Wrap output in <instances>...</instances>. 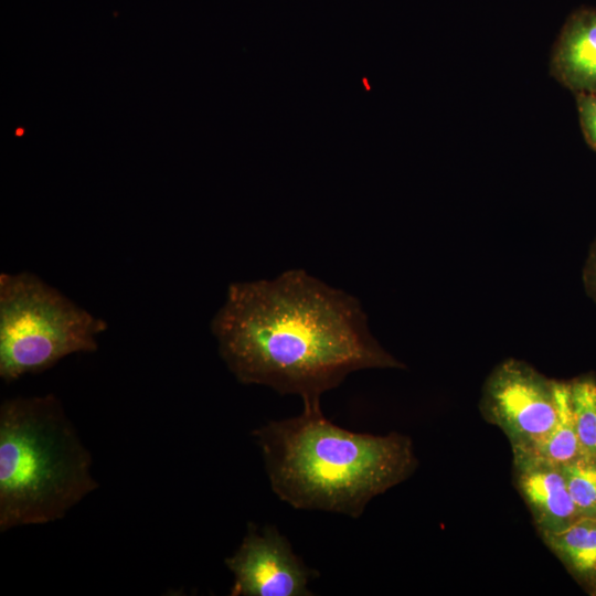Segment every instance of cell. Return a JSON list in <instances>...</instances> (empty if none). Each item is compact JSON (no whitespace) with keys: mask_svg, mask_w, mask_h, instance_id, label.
Here are the masks:
<instances>
[{"mask_svg":"<svg viewBox=\"0 0 596 596\" xmlns=\"http://www.w3.org/2000/svg\"><path fill=\"white\" fill-rule=\"evenodd\" d=\"M302 403L298 416L252 432L270 488L283 502L358 519L374 497L415 471L408 436L351 432L324 416L320 400Z\"/></svg>","mask_w":596,"mask_h":596,"instance_id":"cell-2","label":"cell"},{"mask_svg":"<svg viewBox=\"0 0 596 596\" xmlns=\"http://www.w3.org/2000/svg\"><path fill=\"white\" fill-rule=\"evenodd\" d=\"M92 455L53 394L0 405V532L63 519L99 486Z\"/></svg>","mask_w":596,"mask_h":596,"instance_id":"cell-3","label":"cell"},{"mask_svg":"<svg viewBox=\"0 0 596 596\" xmlns=\"http://www.w3.org/2000/svg\"><path fill=\"white\" fill-rule=\"evenodd\" d=\"M582 277L586 294L596 304V237L590 244Z\"/></svg>","mask_w":596,"mask_h":596,"instance_id":"cell-14","label":"cell"},{"mask_svg":"<svg viewBox=\"0 0 596 596\" xmlns=\"http://www.w3.org/2000/svg\"><path fill=\"white\" fill-rule=\"evenodd\" d=\"M561 468L579 518L596 519V457L579 455Z\"/></svg>","mask_w":596,"mask_h":596,"instance_id":"cell-12","label":"cell"},{"mask_svg":"<svg viewBox=\"0 0 596 596\" xmlns=\"http://www.w3.org/2000/svg\"><path fill=\"white\" fill-rule=\"evenodd\" d=\"M224 562L234 578L232 596H310L309 584L319 575L275 526L259 528L252 522Z\"/></svg>","mask_w":596,"mask_h":596,"instance_id":"cell-6","label":"cell"},{"mask_svg":"<svg viewBox=\"0 0 596 596\" xmlns=\"http://www.w3.org/2000/svg\"><path fill=\"white\" fill-rule=\"evenodd\" d=\"M513 476L541 536L561 532L581 519L561 466L513 454Z\"/></svg>","mask_w":596,"mask_h":596,"instance_id":"cell-7","label":"cell"},{"mask_svg":"<svg viewBox=\"0 0 596 596\" xmlns=\"http://www.w3.org/2000/svg\"><path fill=\"white\" fill-rule=\"evenodd\" d=\"M558 415L549 435L533 450L521 453L562 466L581 455L568 382L557 383Z\"/></svg>","mask_w":596,"mask_h":596,"instance_id":"cell-10","label":"cell"},{"mask_svg":"<svg viewBox=\"0 0 596 596\" xmlns=\"http://www.w3.org/2000/svg\"><path fill=\"white\" fill-rule=\"evenodd\" d=\"M551 72L575 94L596 93V10H579L568 18L553 51Z\"/></svg>","mask_w":596,"mask_h":596,"instance_id":"cell-8","label":"cell"},{"mask_svg":"<svg viewBox=\"0 0 596 596\" xmlns=\"http://www.w3.org/2000/svg\"><path fill=\"white\" fill-rule=\"evenodd\" d=\"M107 322L32 273L0 274V377L13 382L97 350Z\"/></svg>","mask_w":596,"mask_h":596,"instance_id":"cell-4","label":"cell"},{"mask_svg":"<svg viewBox=\"0 0 596 596\" xmlns=\"http://www.w3.org/2000/svg\"><path fill=\"white\" fill-rule=\"evenodd\" d=\"M594 590L596 592V586H595Z\"/></svg>","mask_w":596,"mask_h":596,"instance_id":"cell-15","label":"cell"},{"mask_svg":"<svg viewBox=\"0 0 596 596\" xmlns=\"http://www.w3.org/2000/svg\"><path fill=\"white\" fill-rule=\"evenodd\" d=\"M557 383L524 361L508 359L487 377L480 409L509 439L512 454L533 450L558 415Z\"/></svg>","mask_w":596,"mask_h":596,"instance_id":"cell-5","label":"cell"},{"mask_svg":"<svg viewBox=\"0 0 596 596\" xmlns=\"http://www.w3.org/2000/svg\"><path fill=\"white\" fill-rule=\"evenodd\" d=\"M578 579L596 586V519L581 518L567 529L541 536Z\"/></svg>","mask_w":596,"mask_h":596,"instance_id":"cell-9","label":"cell"},{"mask_svg":"<svg viewBox=\"0 0 596 596\" xmlns=\"http://www.w3.org/2000/svg\"><path fill=\"white\" fill-rule=\"evenodd\" d=\"M568 387L581 455L596 457V379L576 377Z\"/></svg>","mask_w":596,"mask_h":596,"instance_id":"cell-11","label":"cell"},{"mask_svg":"<svg viewBox=\"0 0 596 596\" xmlns=\"http://www.w3.org/2000/svg\"><path fill=\"white\" fill-rule=\"evenodd\" d=\"M211 331L237 381L302 401L355 371L404 368L372 336L355 297L302 269L230 284Z\"/></svg>","mask_w":596,"mask_h":596,"instance_id":"cell-1","label":"cell"},{"mask_svg":"<svg viewBox=\"0 0 596 596\" xmlns=\"http://www.w3.org/2000/svg\"><path fill=\"white\" fill-rule=\"evenodd\" d=\"M582 131L588 145L596 151V93L576 94Z\"/></svg>","mask_w":596,"mask_h":596,"instance_id":"cell-13","label":"cell"}]
</instances>
